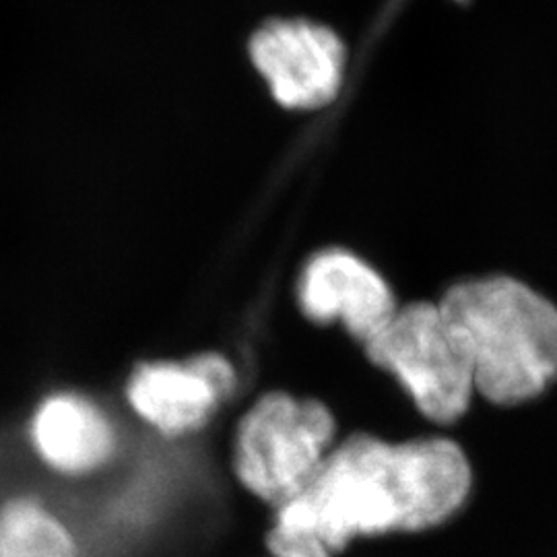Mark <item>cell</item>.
Masks as SVG:
<instances>
[{
  "label": "cell",
  "instance_id": "8",
  "mask_svg": "<svg viewBox=\"0 0 557 557\" xmlns=\"http://www.w3.org/2000/svg\"><path fill=\"white\" fill-rule=\"evenodd\" d=\"M38 457L60 475L85 478L106 467L119 448L112 419L79 393L44 398L29 423Z\"/></svg>",
  "mask_w": 557,
  "mask_h": 557
},
{
  "label": "cell",
  "instance_id": "9",
  "mask_svg": "<svg viewBox=\"0 0 557 557\" xmlns=\"http://www.w3.org/2000/svg\"><path fill=\"white\" fill-rule=\"evenodd\" d=\"M0 557H79V541L44 502L17 496L0 506Z\"/></svg>",
  "mask_w": 557,
  "mask_h": 557
},
{
  "label": "cell",
  "instance_id": "2",
  "mask_svg": "<svg viewBox=\"0 0 557 557\" xmlns=\"http://www.w3.org/2000/svg\"><path fill=\"white\" fill-rule=\"evenodd\" d=\"M467 354L475 391L499 407L524 405L557 382V306L520 278H467L440 298Z\"/></svg>",
  "mask_w": 557,
  "mask_h": 557
},
{
  "label": "cell",
  "instance_id": "3",
  "mask_svg": "<svg viewBox=\"0 0 557 557\" xmlns=\"http://www.w3.org/2000/svg\"><path fill=\"white\" fill-rule=\"evenodd\" d=\"M337 421L317 398L273 391L246 411L234 440V473L242 487L275 510L319 475L337 446Z\"/></svg>",
  "mask_w": 557,
  "mask_h": 557
},
{
  "label": "cell",
  "instance_id": "1",
  "mask_svg": "<svg viewBox=\"0 0 557 557\" xmlns=\"http://www.w3.org/2000/svg\"><path fill=\"white\" fill-rule=\"evenodd\" d=\"M471 492L473 467L455 440L356 434L331 450L298 498L275 510L273 531L317 539L341 554L358 539L442 527Z\"/></svg>",
  "mask_w": 557,
  "mask_h": 557
},
{
  "label": "cell",
  "instance_id": "4",
  "mask_svg": "<svg viewBox=\"0 0 557 557\" xmlns=\"http://www.w3.org/2000/svg\"><path fill=\"white\" fill-rule=\"evenodd\" d=\"M363 351L397 380L423 418L440 425L465 418L478 395L467 354L438 301L400 306Z\"/></svg>",
  "mask_w": 557,
  "mask_h": 557
},
{
  "label": "cell",
  "instance_id": "6",
  "mask_svg": "<svg viewBox=\"0 0 557 557\" xmlns=\"http://www.w3.org/2000/svg\"><path fill=\"white\" fill-rule=\"evenodd\" d=\"M236 391V370L220 354L140 363L126 382L133 411L168 438L199 432Z\"/></svg>",
  "mask_w": 557,
  "mask_h": 557
},
{
  "label": "cell",
  "instance_id": "7",
  "mask_svg": "<svg viewBox=\"0 0 557 557\" xmlns=\"http://www.w3.org/2000/svg\"><path fill=\"white\" fill-rule=\"evenodd\" d=\"M296 298L306 319L338 324L361 345L379 337L400 308L391 283L347 248H324L306 260Z\"/></svg>",
  "mask_w": 557,
  "mask_h": 557
},
{
  "label": "cell",
  "instance_id": "10",
  "mask_svg": "<svg viewBox=\"0 0 557 557\" xmlns=\"http://www.w3.org/2000/svg\"><path fill=\"white\" fill-rule=\"evenodd\" d=\"M269 554L271 557H335L326 545L312 537L304 535H289V533H278L273 531L267 537Z\"/></svg>",
  "mask_w": 557,
  "mask_h": 557
},
{
  "label": "cell",
  "instance_id": "5",
  "mask_svg": "<svg viewBox=\"0 0 557 557\" xmlns=\"http://www.w3.org/2000/svg\"><path fill=\"white\" fill-rule=\"evenodd\" d=\"M250 57L273 98L289 110H319L335 100L345 77V46L337 34L306 20L264 23Z\"/></svg>",
  "mask_w": 557,
  "mask_h": 557
}]
</instances>
